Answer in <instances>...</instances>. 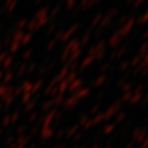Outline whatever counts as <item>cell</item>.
<instances>
[{"label": "cell", "mask_w": 148, "mask_h": 148, "mask_svg": "<svg viewBox=\"0 0 148 148\" xmlns=\"http://www.w3.org/2000/svg\"><path fill=\"white\" fill-rule=\"evenodd\" d=\"M127 62H125L123 64V66H121V69H125V67H127Z\"/></svg>", "instance_id": "5bb4252c"}, {"label": "cell", "mask_w": 148, "mask_h": 148, "mask_svg": "<svg viewBox=\"0 0 148 148\" xmlns=\"http://www.w3.org/2000/svg\"><path fill=\"white\" fill-rule=\"evenodd\" d=\"M139 35V30H136L134 33H133V35H132V39H136V37Z\"/></svg>", "instance_id": "8fae6325"}, {"label": "cell", "mask_w": 148, "mask_h": 148, "mask_svg": "<svg viewBox=\"0 0 148 148\" xmlns=\"http://www.w3.org/2000/svg\"><path fill=\"white\" fill-rule=\"evenodd\" d=\"M115 57H116V51H114L113 53H112L110 55V59H111V60H113V59L115 58Z\"/></svg>", "instance_id": "7c38bea8"}, {"label": "cell", "mask_w": 148, "mask_h": 148, "mask_svg": "<svg viewBox=\"0 0 148 148\" xmlns=\"http://www.w3.org/2000/svg\"><path fill=\"white\" fill-rule=\"evenodd\" d=\"M112 20H111L110 18H108V16H105L104 18V20H103V21H102V23H101V27L102 28H105V27H108L109 25H110L111 23H112Z\"/></svg>", "instance_id": "8992f818"}, {"label": "cell", "mask_w": 148, "mask_h": 148, "mask_svg": "<svg viewBox=\"0 0 148 148\" xmlns=\"http://www.w3.org/2000/svg\"><path fill=\"white\" fill-rule=\"evenodd\" d=\"M148 22V10H145L143 14L141 16H139V18L137 20V25H145L146 23Z\"/></svg>", "instance_id": "3957f363"}, {"label": "cell", "mask_w": 148, "mask_h": 148, "mask_svg": "<svg viewBox=\"0 0 148 148\" xmlns=\"http://www.w3.org/2000/svg\"><path fill=\"white\" fill-rule=\"evenodd\" d=\"M125 49H127V46L125 45V46H123V47H121L119 51H116V57H117V58H120V57H121V56L125 53Z\"/></svg>", "instance_id": "ba28073f"}, {"label": "cell", "mask_w": 148, "mask_h": 148, "mask_svg": "<svg viewBox=\"0 0 148 148\" xmlns=\"http://www.w3.org/2000/svg\"><path fill=\"white\" fill-rule=\"evenodd\" d=\"M101 18H102L101 14H99V16H97V18H96V20H95V21H94V26H95L96 24L98 23V22H100V20H101Z\"/></svg>", "instance_id": "30bf717a"}, {"label": "cell", "mask_w": 148, "mask_h": 148, "mask_svg": "<svg viewBox=\"0 0 148 148\" xmlns=\"http://www.w3.org/2000/svg\"><path fill=\"white\" fill-rule=\"evenodd\" d=\"M120 42H121V38H120V37L118 36L117 34H115V33H114V34L110 37L108 44L111 46V47H116V46L119 45Z\"/></svg>", "instance_id": "7a4b0ae2"}, {"label": "cell", "mask_w": 148, "mask_h": 148, "mask_svg": "<svg viewBox=\"0 0 148 148\" xmlns=\"http://www.w3.org/2000/svg\"><path fill=\"white\" fill-rule=\"evenodd\" d=\"M100 35H101V30H98L97 31V34H96V37L100 36Z\"/></svg>", "instance_id": "9a60e30c"}, {"label": "cell", "mask_w": 148, "mask_h": 148, "mask_svg": "<svg viewBox=\"0 0 148 148\" xmlns=\"http://www.w3.org/2000/svg\"><path fill=\"white\" fill-rule=\"evenodd\" d=\"M135 22H136V20H135L134 16H132L131 18H129V21L127 22V23L125 24V25L123 26V27H120V28H117L115 30V34H117L118 36L123 39V37H127V35L131 33V31H132L133 29V26H134Z\"/></svg>", "instance_id": "6da1fadb"}, {"label": "cell", "mask_w": 148, "mask_h": 148, "mask_svg": "<svg viewBox=\"0 0 148 148\" xmlns=\"http://www.w3.org/2000/svg\"><path fill=\"white\" fill-rule=\"evenodd\" d=\"M147 51H148V42H144L141 45V47H140V49H139V53H140L141 56H144Z\"/></svg>", "instance_id": "5b68a950"}, {"label": "cell", "mask_w": 148, "mask_h": 148, "mask_svg": "<svg viewBox=\"0 0 148 148\" xmlns=\"http://www.w3.org/2000/svg\"><path fill=\"white\" fill-rule=\"evenodd\" d=\"M140 60H141V56H136V57H135V59H134V61H133L132 64H133V65H136L137 63H138Z\"/></svg>", "instance_id": "9c48e42d"}, {"label": "cell", "mask_w": 148, "mask_h": 148, "mask_svg": "<svg viewBox=\"0 0 148 148\" xmlns=\"http://www.w3.org/2000/svg\"><path fill=\"white\" fill-rule=\"evenodd\" d=\"M146 0H135V2L133 3V8H138L139 6H140V5L142 4V3H144L145 2Z\"/></svg>", "instance_id": "52a82bcc"}, {"label": "cell", "mask_w": 148, "mask_h": 148, "mask_svg": "<svg viewBox=\"0 0 148 148\" xmlns=\"http://www.w3.org/2000/svg\"><path fill=\"white\" fill-rule=\"evenodd\" d=\"M118 14V8L117 7H113V8H111L108 10V12H107V16L108 18H110L112 21H113L114 18H115V16H117Z\"/></svg>", "instance_id": "277c9868"}, {"label": "cell", "mask_w": 148, "mask_h": 148, "mask_svg": "<svg viewBox=\"0 0 148 148\" xmlns=\"http://www.w3.org/2000/svg\"><path fill=\"white\" fill-rule=\"evenodd\" d=\"M143 38H144V39H146V38H148V29L145 31V33H144V35H143Z\"/></svg>", "instance_id": "4fadbf2b"}]
</instances>
